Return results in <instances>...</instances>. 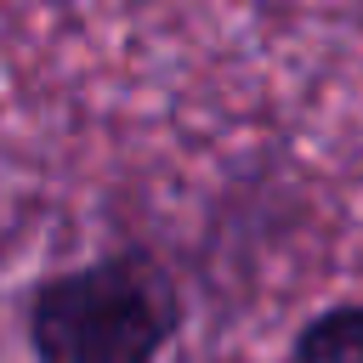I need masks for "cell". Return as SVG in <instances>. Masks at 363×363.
Returning <instances> with one entry per match:
<instances>
[{"label": "cell", "mask_w": 363, "mask_h": 363, "mask_svg": "<svg viewBox=\"0 0 363 363\" xmlns=\"http://www.w3.org/2000/svg\"><path fill=\"white\" fill-rule=\"evenodd\" d=\"M284 363H363V301L318 306L295 335Z\"/></svg>", "instance_id": "2"}, {"label": "cell", "mask_w": 363, "mask_h": 363, "mask_svg": "<svg viewBox=\"0 0 363 363\" xmlns=\"http://www.w3.org/2000/svg\"><path fill=\"white\" fill-rule=\"evenodd\" d=\"M187 329V289L147 244H113L23 289L34 363H164Z\"/></svg>", "instance_id": "1"}]
</instances>
